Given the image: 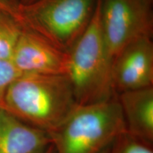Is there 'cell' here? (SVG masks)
I'll use <instances>...</instances> for the list:
<instances>
[{
  "label": "cell",
  "mask_w": 153,
  "mask_h": 153,
  "mask_svg": "<svg viewBox=\"0 0 153 153\" xmlns=\"http://www.w3.org/2000/svg\"><path fill=\"white\" fill-rule=\"evenodd\" d=\"M101 0L79 39L68 52L66 75L78 105L97 104L116 97L112 80V59L101 23Z\"/></svg>",
  "instance_id": "obj_2"
},
{
  "label": "cell",
  "mask_w": 153,
  "mask_h": 153,
  "mask_svg": "<svg viewBox=\"0 0 153 153\" xmlns=\"http://www.w3.org/2000/svg\"><path fill=\"white\" fill-rule=\"evenodd\" d=\"M22 29L16 19L0 11V60L11 62Z\"/></svg>",
  "instance_id": "obj_10"
},
{
  "label": "cell",
  "mask_w": 153,
  "mask_h": 153,
  "mask_svg": "<svg viewBox=\"0 0 153 153\" xmlns=\"http://www.w3.org/2000/svg\"><path fill=\"white\" fill-rule=\"evenodd\" d=\"M34 1H36V0H19V4L26 5L32 3Z\"/></svg>",
  "instance_id": "obj_14"
},
{
  "label": "cell",
  "mask_w": 153,
  "mask_h": 153,
  "mask_svg": "<svg viewBox=\"0 0 153 153\" xmlns=\"http://www.w3.org/2000/svg\"><path fill=\"white\" fill-rule=\"evenodd\" d=\"M111 145L110 146L107 147L106 149H104V150H102L101 152H99V153H110L111 152Z\"/></svg>",
  "instance_id": "obj_16"
},
{
  "label": "cell",
  "mask_w": 153,
  "mask_h": 153,
  "mask_svg": "<svg viewBox=\"0 0 153 153\" xmlns=\"http://www.w3.org/2000/svg\"><path fill=\"white\" fill-rule=\"evenodd\" d=\"M19 6V0H0V11L15 16Z\"/></svg>",
  "instance_id": "obj_13"
},
{
  "label": "cell",
  "mask_w": 153,
  "mask_h": 153,
  "mask_svg": "<svg viewBox=\"0 0 153 153\" xmlns=\"http://www.w3.org/2000/svg\"><path fill=\"white\" fill-rule=\"evenodd\" d=\"M110 153H153V146L133 138L125 132L112 143Z\"/></svg>",
  "instance_id": "obj_11"
},
{
  "label": "cell",
  "mask_w": 153,
  "mask_h": 153,
  "mask_svg": "<svg viewBox=\"0 0 153 153\" xmlns=\"http://www.w3.org/2000/svg\"><path fill=\"white\" fill-rule=\"evenodd\" d=\"M112 80L116 94L153 87L152 36L137 38L114 57Z\"/></svg>",
  "instance_id": "obj_7"
},
{
  "label": "cell",
  "mask_w": 153,
  "mask_h": 153,
  "mask_svg": "<svg viewBox=\"0 0 153 153\" xmlns=\"http://www.w3.org/2000/svg\"><path fill=\"white\" fill-rule=\"evenodd\" d=\"M97 0H36L19 4L14 18L65 52L85 31Z\"/></svg>",
  "instance_id": "obj_4"
},
{
  "label": "cell",
  "mask_w": 153,
  "mask_h": 153,
  "mask_svg": "<svg viewBox=\"0 0 153 153\" xmlns=\"http://www.w3.org/2000/svg\"><path fill=\"white\" fill-rule=\"evenodd\" d=\"M19 74L10 61L0 60V108H3L4 100L7 89Z\"/></svg>",
  "instance_id": "obj_12"
},
{
  "label": "cell",
  "mask_w": 153,
  "mask_h": 153,
  "mask_svg": "<svg viewBox=\"0 0 153 153\" xmlns=\"http://www.w3.org/2000/svg\"><path fill=\"white\" fill-rule=\"evenodd\" d=\"M77 105L66 74L23 73L9 86L3 108L49 134Z\"/></svg>",
  "instance_id": "obj_1"
},
{
  "label": "cell",
  "mask_w": 153,
  "mask_h": 153,
  "mask_svg": "<svg viewBox=\"0 0 153 153\" xmlns=\"http://www.w3.org/2000/svg\"><path fill=\"white\" fill-rule=\"evenodd\" d=\"M152 0H101L103 34L112 60L137 38L152 34Z\"/></svg>",
  "instance_id": "obj_5"
},
{
  "label": "cell",
  "mask_w": 153,
  "mask_h": 153,
  "mask_svg": "<svg viewBox=\"0 0 153 153\" xmlns=\"http://www.w3.org/2000/svg\"><path fill=\"white\" fill-rule=\"evenodd\" d=\"M125 132L116 96L97 104L77 105L49 135L55 153H99Z\"/></svg>",
  "instance_id": "obj_3"
},
{
  "label": "cell",
  "mask_w": 153,
  "mask_h": 153,
  "mask_svg": "<svg viewBox=\"0 0 153 153\" xmlns=\"http://www.w3.org/2000/svg\"><path fill=\"white\" fill-rule=\"evenodd\" d=\"M126 133L153 146V87L116 94Z\"/></svg>",
  "instance_id": "obj_8"
},
{
  "label": "cell",
  "mask_w": 153,
  "mask_h": 153,
  "mask_svg": "<svg viewBox=\"0 0 153 153\" xmlns=\"http://www.w3.org/2000/svg\"><path fill=\"white\" fill-rule=\"evenodd\" d=\"M68 62V52L24 27L11 60L21 74H66Z\"/></svg>",
  "instance_id": "obj_6"
},
{
  "label": "cell",
  "mask_w": 153,
  "mask_h": 153,
  "mask_svg": "<svg viewBox=\"0 0 153 153\" xmlns=\"http://www.w3.org/2000/svg\"><path fill=\"white\" fill-rule=\"evenodd\" d=\"M51 145L47 132L0 108V153H43Z\"/></svg>",
  "instance_id": "obj_9"
},
{
  "label": "cell",
  "mask_w": 153,
  "mask_h": 153,
  "mask_svg": "<svg viewBox=\"0 0 153 153\" xmlns=\"http://www.w3.org/2000/svg\"><path fill=\"white\" fill-rule=\"evenodd\" d=\"M43 153H55V149H54V148H53L52 144L50 145V146L48 147V148L47 150H45Z\"/></svg>",
  "instance_id": "obj_15"
}]
</instances>
